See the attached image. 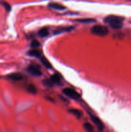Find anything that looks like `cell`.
Segmentation results:
<instances>
[{"label": "cell", "instance_id": "1", "mask_svg": "<svg viewBox=\"0 0 131 132\" xmlns=\"http://www.w3.org/2000/svg\"><path fill=\"white\" fill-rule=\"evenodd\" d=\"M124 19L118 15H108L104 19V21L107 23L111 28L114 29H119L122 27Z\"/></svg>", "mask_w": 131, "mask_h": 132}, {"label": "cell", "instance_id": "2", "mask_svg": "<svg viewBox=\"0 0 131 132\" xmlns=\"http://www.w3.org/2000/svg\"><path fill=\"white\" fill-rule=\"evenodd\" d=\"M91 32L94 35L98 36H105L109 34V30L103 25H95L91 28Z\"/></svg>", "mask_w": 131, "mask_h": 132}, {"label": "cell", "instance_id": "3", "mask_svg": "<svg viewBox=\"0 0 131 132\" xmlns=\"http://www.w3.org/2000/svg\"><path fill=\"white\" fill-rule=\"evenodd\" d=\"M63 94H65L66 96H68V97L71 98V99H78L80 97V95L78 94L77 92H76L75 90H74L73 89L71 88H64L62 90Z\"/></svg>", "mask_w": 131, "mask_h": 132}, {"label": "cell", "instance_id": "4", "mask_svg": "<svg viewBox=\"0 0 131 132\" xmlns=\"http://www.w3.org/2000/svg\"><path fill=\"white\" fill-rule=\"evenodd\" d=\"M27 71L31 75L36 77H39L42 75V72L39 67L36 64H31L27 68Z\"/></svg>", "mask_w": 131, "mask_h": 132}, {"label": "cell", "instance_id": "5", "mask_svg": "<svg viewBox=\"0 0 131 132\" xmlns=\"http://www.w3.org/2000/svg\"><path fill=\"white\" fill-rule=\"evenodd\" d=\"M91 119L92 120V121L94 122V124L96 125L99 131H102L103 129H104V126L103 122L101 121V120H100L98 117H96V116H92V115L91 116Z\"/></svg>", "mask_w": 131, "mask_h": 132}, {"label": "cell", "instance_id": "6", "mask_svg": "<svg viewBox=\"0 0 131 132\" xmlns=\"http://www.w3.org/2000/svg\"><path fill=\"white\" fill-rule=\"evenodd\" d=\"M9 79L14 81H19L23 79V76L20 73H12L7 76Z\"/></svg>", "mask_w": 131, "mask_h": 132}, {"label": "cell", "instance_id": "7", "mask_svg": "<svg viewBox=\"0 0 131 132\" xmlns=\"http://www.w3.org/2000/svg\"><path fill=\"white\" fill-rule=\"evenodd\" d=\"M48 6L51 9L57 10H64L66 9V6L62 5V4L58 3L51 2L48 4Z\"/></svg>", "mask_w": 131, "mask_h": 132}, {"label": "cell", "instance_id": "8", "mask_svg": "<svg viewBox=\"0 0 131 132\" xmlns=\"http://www.w3.org/2000/svg\"><path fill=\"white\" fill-rule=\"evenodd\" d=\"M28 54L30 56L35 57L37 58H41L42 57V53L37 48H33L32 50H30L28 52Z\"/></svg>", "mask_w": 131, "mask_h": 132}, {"label": "cell", "instance_id": "9", "mask_svg": "<svg viewBox=\"0 0 131 132\" xmlns=\"http://www.w3.org/2000/svg\"><path fill=\"white\" fill-rule=\"evenodd\" d=\"M53 84H58L60 82V76L59 73H54L51 76V78H50Z\"/></svg>", "mask_w": 131, "mask_h": 132}, {"label": "cell", "instance_id": "10", "mask_svg": "<svg viewBox=\"0 0 131 132\" xmlns=\"http://www.w3.org/2000/svg\"><path fill=\"white\" fill-rule=\"evenodd\" d=\"M69 112L74 115V116H76L78 119L81 118L82 117V112L78 109H71L69 110Z\"/></svg>", "mask_w": 131, "mask_h": 132}, {"label": "cell", "instance_id": "11", "mask_svg": "<svg viewBox=\"0 0 131 132\" xmlns=\"http://www.w3.org/2000/svg\"><path fill=\"white\" fill-rule=\"evenodd\" d=\"M49 32L47 28H42L39 31L38 34L40 37H45L48 35Z\"/></svg>", "mask_w": 131, "mask_h": 132}, {"label": "cell", "instance_id": "12", "mask_svg": "<svg viewBox=\"0 0 131 132\" xmlns=\"http://www.w3.org/2000/svg\"><path fill=\"white\" fill-rule=\"evenodd\" d=\"M83 127L86 132H94V128L92 125L89 122H85Z\"/></svg>", "mask_w": 131, "mask_h": 132}, {"label": "cell", "instance_id": "13", "mask_svg": "<svg viewBox=\"0 0 131 132\" xmlns=\"http://www.w3.org/2000/svg\"><path fill=\"white\" fill-rule=\"evenodd\" d=\"M40 59H41V62H42V63L43 64V65L45 67H46L47 68H51V63L48 61V60L46 57L42 56Z\"/></svg>", "mask_w": 131, "mask_h": 132}, {"label": "cell", "instance_id": "14", "mask_svg": "<svg viewBox=\"0 0 131 132\" xmlns=\"http://www.w3.org/2000/svg\"><path fill=\"white\" fill-rule=\"evenodd\" d=\"M27 91L32 94H35L37 93V88L33 85H29L27 86Z\"/></svg>", "mask_w": 131, "mask_h": 132}, {"label": "cell", "instance_id": "15", "mask_svg": "<svg viewBox=\"0 0 131 132\" xmlns=\"http://www.w3.org/2000/svg\"><path fill=\"white\" fill-rule=\"evenodd\" d=\"M77 22L82 23H90L95 22V20L94 19H91V18H85V19H77Z\"/></svg>", "mask_w": 131, "mask_h": 132}, {"label": "cell", "instance_id": "16", "mask_svg": "<svg viewBox=\"0 0 131 132\" xmlns=\"http://www.w3.org/2000/svg\"><path fill=\"white\" fill-rule=\"evenodd\" d=\"M1 4L3 6V7L5 8V10H6L7 12H10V10H11V6H10V4L8 3L7 2L4 1H1Z\"/></svg>", "mask_w": 131, "mask_h": 132}, {"label": "cell", "instance_id": "17", "mask_svg": "<svg viewBox=\"0 0 131 132\" xmlns=\"http://www.w3.org/2000/svg\"><path fill=\"white\" fill-rule=\"evenodd\" d=\"M40 46V43L37 40L33 39V41L31 42V47L33 48H37Z\"/></svg>", "mask_w": 131, "mask_h": 132}, {"label": "cell", "instance_id": "18", "mask_svg": "<svg viewBox=\"0 0 131 132\" xmlns=\"http://www.w3.org/2000/svg\"><path fill=\"white\" fill-rule=\"evenodd\" d=\"M72 28H73L72 27H65V28H60V29L57 30L55 33L59 34V33H60V32H66V31L71 30Z\"/></svg>", "mask_w": 131, "mask_h": 132}, {"label": "cell", "instance_id": "19", "mask_svg": "<svg viewBox=\"0 0 131 132\" xmlns=\"http://www.w3.org/2000/svg\"><path fill=\"white\" fill-rule=\"evenodd\" d=\"M44 84L46 86H48V87H52V86L53 85V82L51 81L50 79H48L44 80Z\"/></svg>", "mask_w": 131, "mask_h": 132}]
</instances>
